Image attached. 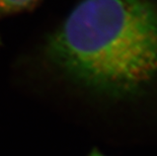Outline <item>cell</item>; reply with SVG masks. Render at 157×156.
<instances>
[{
    "label": "cell",
    "mask_w": 157,
    "mask_h": 156,
    "mask_svg": "<svg viewBox=\"0 0 157 156\" xmlns=\"http://www.w3.org/2000/svg\"><path fill=\"white\" fill-rule=\"evenodd\" d=\"M90 156H105V155H102L101 153H98V152H93V153L90 155Z\"/></svg>",
    "instance_id": "obj_3"
},
{
    "label": "cell",
    "mask_w": 157,
    "mask_h": 156,
    "mask_svg": "<svg viewBox=\"0 0 157 156\" xmlns=\"http://www.w3.org/2000/svg\"><path fill=\"white\" fill-rule=\"evenodd\" d=\"M40 0H0V15H12L29 10Z\"/></svg>",
    "instance_id": "obj_2"
},
{
    "label": "cell",
    "mask_w": 157,
    "mask_h": 156,
    "mask_svg": "<svg viewBox=\"0 0 157 156\" xmlns=\"http://www.w3.org/2000/svg\"><path fill=\"white\" fill-rule=\"evenodd\" d=\"M51 60L73 79L117 96L157 81V4L82 0L48 44Z\"/></svg>",
    "instance_id": "obj_1"
}]
</instances>
